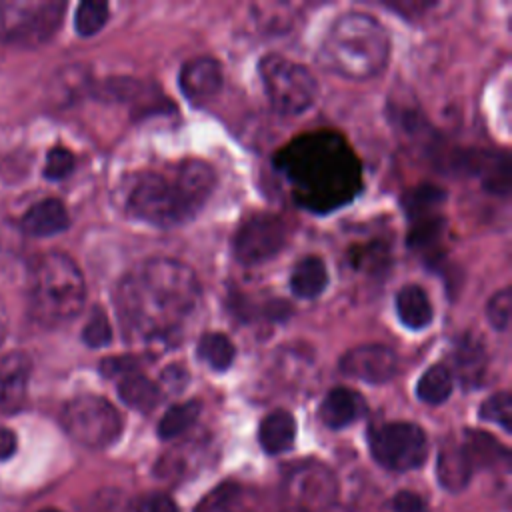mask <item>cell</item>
<instances>
[{"label":"cell","mask_w":512,"mask_h":512,"mask_svg":"<svg viewBox=\"0 0 512 512\" xmlns=\"http://www.w3.org/2000/svg\"><path fill=\"white\" fill-rule=\"evenodd\" d=\"M196 272L172 258H150L130 270L114 302L122 334L130 342L166 344L178 336L200 304Z\"/></svg>","instance_id":"1"},{"label":"cell","mask_w":512,"mask_h":512,"mask_svg":"<svg viewBox=\"0 0 512 512\" xmlns=\"http://www.w3.org/2000/svg\"><path fill=\"white\" fill-rule=\"evenodd\" d=\"M294 200L312 212H328L350 202L362 186V170L348 142L332 130L294 138L274 158Z\"/></svg>","instance_id":"2"},{"label":"cell","mask_w":512,"mask_h":512,"mask_svg":"<svg viewBox=\"0 0 512 512\" xmlns=\"http://www.w3.org/2000/svg\"><path fill=\"white\" fill-rule=\"evenodd\" d=\"M214 188V168L186 158L164 170L138 174L126 192V212L158 228L180 226L202 210Z\"/></svg>","instance_id":"3"},{"label":"cell","mask_w":512,"mask_h":512,"mask_svg":"<svg viewBox=\"0 0 512 512\" xmlns=\"http://www.w3.org/2000/svg\"><path fill=\"white\" fill-rule=\"evenodd\" d=\"M390 56L386 28L370 14L348 12L332 22L322 44L320 64L348 80H370L378 76Z\"/></svg>","instance_id":"4"},{"label":"cell","mask_w":512,"mask_h":512,"mask_svg":"<svg viewBox=\"0 0 512 512\" xmlns=\"http://www.w3.org/2000/svg\"><path fill=\"white\" fill-rule=\"evenodd\" d=\"M86 300V284L76 262L62 252L38 258L30 274V310L46 326L74 318Z\"/></svg>","instance_id":"5"},{"label":"cell","mask_w":512,"mask_h":512,"mask_svg":"<svg viewBox=\"0 0 512 512\" xmlns=\"http://www.w3.org/2000/svg\"><path fill=\"white\" fill-rule=\"evenodd\" d=\"M258 72L270 106L280 114H300L318 96L316 76L286 56L266 54L258 64Z\"/></svg>","instance_id":"6"},{"label":"cell","mask_w":512,"mask_h":512,"mask_svg":"<svg viewBox=\"0 0 512 512\" xmlns=\"http://www.w3.org/2000/svg\"><path fill=\"white\" fill-rule=\"evenodd\" d=\"M66 4L60 0L0 2V38L4 42L36 48L60 28Z\"/></svg>","instance_id":"7"},{"label":"cell","mask_w":512,"mask_h":512,"mask_svg":"<svg viewBox=\"0 0 512 512\" xmlns=\"http://www.w3.org/2000/svg\"><path fill=\"white\" fill-rule=\"evenodd\" d=\"M62 426L78 444L88 448H106L118 440L122 432V418L106 398L82 394L64 406Z\"/></svg>","instance_id":"8"},{"label":"cell","mask_w":512,"mask_h":512,"mask_svg":"<svg viewBox=\"0 0 512 512\" xmlns=\"http://www.w3.org/2000/svg\"><path fill=\"white\" fill-rule=\"evenodd\" d=\"M374 460L388 470L406 472L424 464L428 440L424 430L412 422H386L368 434Z\"/></svg>","instance_id":"9"},{"label":"cell","mask_w":512,"mask_h":512,"mask_svg":"<svg viewBox=\"0 0 512 512\" xmlns=\"http://www.w3.org/2000/svg\"><path fill=\"white\" fill-rule=\"evenodd\" d=\"M286 240L288 230L282 218L270 212H256L238 226L232 240V252L240 264L256 266L280 254Z\"/></svg>","instance_id":"10"},{"label":"cell","mask_w":512,"mask_h":512,"mask_svg":"<svg viewBox=\"0 0 512 512\" xmlns=\"http://www.w3.org/2000/svg\"><path fill=\"white\" fill-rule=\"evenodd\" d=\"M344 376H352L370 384H384L398 372V358L384 344H360L350 348L338 362Z\"/></svg>","instance_id":"11"},{"label":"cell","mask_w":512,"mask_h":512,"mask_svg":"<svg viewBox=\"0 0 512 512\" xmlns=\"http://www.w3.org/2000/svg\"><path fill=\"white\" fill-rule=\"evenodd\" d=\"M222 80L224 78H222L220 64L208 56H198L188 60L180 68V76H178L182 94L194 104H202L212 96H216L218 90L222 88Z\"/></svg>","instance_id":"12"},{"label":"cell","mask_w":512,"mask_h":512,"mask_svg":"<svg viewBox=\"0 0 512 512\" xmlns=\"http://www.w3.org/2000/svg\"><path fill=\"white\" fill-rule=\"evenodd\" d=\"M454 164L464 172L480 176L484 188H488L494 194H506L510 190V166L508 158L502 154L470 150L454 158Z\"/></svg>","instance_id":"13"},{"label":"cell","mask_w":512,"mask_h":512,"mask_svg":"<svg viewBox=\"0 0 512 512\" xmlns=\"http://www.w3.org/2000/svg\"><path fill=\"white\" fill-rule=\"evenodd\" d=\"M30 370V358L22 352L0 356V412L16 410L24 402Z\"/></svg>","instance_id":"14"},{"label":"cell","mask_w":512,"mask_h":512,"mask_svg":"<svg viewBox=\"0 0 512 512\" xmlns=\"http://www.w3.org/2000/svg\"><path fill=\"white\" fill-rule=\"evenodd\" d=\"M364 412H366L364 398L358 392L344 388V386L332 388L324 396V400L318 408L320 420L332 430L346 428L348 424L356 422Z\"/></svg>","instance_id":"15"},{"label":"cell","mask_w":512,"mask_h":512,"mask_svg":"<svg viewBox=\"0 0 512 512\" xmlns=\"http://www.w3.org/2000/svg\"><path fill=\"white\" fill-rule=\"evenodd\" d=\"M454 366L462 386L466 388L480 386L488 366L484 342L474 334H464L454 348Z\"/></svg>","instance_id":"16"},{"label":"cell","mask_w":512,"mask_h":512,"mask_svg":"<svg viewBox=\"0 0 512 512\" xmlns=\"http://www.w3.org/2000/svg\"><path fill=\"white\" fill-rule=\"evenodd\" d=\"M436 470H438L440 484L450 492H458V490L466 488L474 466L470 462V456H468L464 444L448 442L438 452Z\"/></svg>","instance_id":"17"},{"label":"cell","mask_w":512,"mask_h":512,"mask_svg":"<svg viewBox=\"0 0 512 512\" xmlns=\"http://www.w3.org/2000/svg\"><path fill=\"white\" fill-rule=\"evenodd\" d=\"M70 226L68 212L64 204L56 198H46L34 204L22 218V228L32 236H52L60 234Z\"/></svg>","instance_id":"18"},{"label":"cell","mask_w":512,"mask_h":512,"mask_svg":"<svg viewBox=\"0 0 512 512\" xmlns=\"http://www.w3.org/2000/svg\"><path fill=\"white\" fill-rule=\"evenodd\" d=\"M296 438V420L288 410H272L258 428L260 446L268 454H280L292 448Z\"/></svg>","instance_id":"19"},{"label":"cell","mask_w":512,"mask_h":512,"mask_svg":"<svg viewBox=\"0 0 512 512\" xmlns=\"http://www.w3.org/2000/svg\"><path fill=\"white\" fill-rule=\"evenodd\" d=\"M396 312L400 322L410 330L426 328L434 316L428 294L416 284H408L396 294Z\"/></svg>","instance_id":"20"},{"label":"cell","mask_w":512,"mask_h":512,"mask_svg":"<svg viewBox=\"0 0 512 512\" xmlns=\"http://www.w3.org/2000/svg\"><path fill=\"white\" fill-rule=\"evenodd\" d=\"M328 286V270L322 258L306 256L296 262L290 274V288L298 298H318Z\"/></svg>","instance_id":"21"},{"label":"cell","mask_w":512,"mask_h":512,"mask_svg":"<svg viewBox=\"0 0 512 512\" xmlns=\"http://www.w3.org/2000/svg\"><path fill=\"white\" fill-rule=\"evenodd\" d=\"M118 396L122 402L138 412H150L160 400V388L138 370L128 372L118 382Z\"/></svg>","instance_id":"22"},{"label":"cell","mask_w":512,"mask_h":512,"mask_svg":"<svg viewBox=\"0 0 512 512\" xmlns=\"http://www.w3.org/2000/svg\"><path fill=\"white\" fill-rule=\"evenodd\" d=\"M444 202H446V192L432 184H420L408 190L402 198V204L410 222L442 214L440 208Z\"/></svg>","instance_id":"23"},{"label":"cell","mask_w":512,"mask_h":512,"mask_svg":"<svg viewBox=\"0 0 512 512\" xmlns=\"http://www.w3.org/2000/svg\"><path fill=\"white\" fill-rule=\"evenodd\" d=\"M454 388V372L446 364H432L416 384V396L426 404H442Z\"/></svg>","instance_id":"24"},{"label":"cell","mask_w":512,"mask_h":512,"mask_svg":"<svg viewBox=\"0 0 512 512\" xmlns=\"http://www.w3.org/2000/svg\"><path fill=\"white\" fill-rule=\"evenodd\" d=\"M198 358L212 370H226L234 362L236 348L232 340L222 332H206L198 340Z\"/></svg>","instance_id":"25"},{"label":"cell","mask_w":512,"mask_h":512,"mask_svg":"<svg viewBox=\"0 0 512 512\" xmlns=\"http://www.w3.org/2000/svg\"><path fill=\"white\" fill-rule=\"evenodd\" d=\"M472 466H498L500 462H508V450L500 446L490 434L478 432V430H468L466 440L462 442Z\"/></svg>","instance_id":"26"},{"label":"cell","mask_w":512,"mask_h":512,"mask_svg":"<svg viewBox=\"0 0 512 512\" xmlns=\"http://www.w3.org/2000/svg\"><path fill=\"white\" fill-rule=\"evenodd\" d=\"M202 404L198 400H188V402H180L170 406L162 420L158 422V436L162 440H172L180 434H184L200 416Z\"/></svg>","instance_id":"27"},{"label":"cell","mask_w":512,"mask_h":512,"mask_svg":"<svg viewBox=\"0 0 512 512\" xmlns=\"http://www.w3.org/2000/svg\"><path fill=\"white\" fill-rule=\"evenodd\" d=\"M196 512H248L242 486L234 482L220 484L198 504Z\"/></svg>","instance_id":"28"},{"label":"cell","mask_w":512,"mask_h":512,"mask_svg":"<svg viewBox=\"0 0 512 512\" xmlns=\"http://www.w3.org/2000/svg\"><path fill=\"white\" fill-rule=\"evenodd\" d=\"M110 8L106 2H96V0H84L76 8L74 16V28L80 36H94L104 28L108 22Z\"/></svg>","instance_id":"29"},{"label":"cell","mask_w":512,"mask_h":512,"mask_svg":"<svg viewBox=\"0 0 512 512\" xmlns=\"http://www.w3.org/2000/svg\"><path fill=\"white\" fill-rule=\"evenodd\" d=\"M482 420L502 426L506 432L512 430V400L508 392H496L484 400L478 410Z\"/></svg>","instance_id":"30"},{"label":"cell","mask_w":512,"mask_h":512,"mask_svg":"<svg viewBox=\"0 0 512 512\" xmlns=\"http://www.w3.org/2000/svg\"><path fill=\"white\" fill-rule=\"evenodd\" d=\"M82 340L90 348H102L112 342V328L102 308H94L90 312V318L82 328Z\"/></svg>","instance_id":"31"},{"label":"cell","mask_w":512,"mask_h":512,"mask_svg":"<svg viewBox=\"0 0 512 512\" xmlns=\"http://www.w3.org/2000/svg\"><path fill=\"white\" fill-rule=\"evenodd\" d=\"M510 304H512V292L510 288L498 290L486 304V318L492 328L506 330L510 324Z\"/></svg>","instance_id":"32"},{"label":"cell","mask_w":512,"mask_h":512,"mask_svg":"<svg viewBox=\"0 0 512 512\" xmlns=\"http://www.w3.org/2000/svg\"><path fill=\"white\" fill-rule=\"evenodd\" d=\"M74 170V154L68 148L54 146L46 156L44 176L48 180H62Z\"/></svg>","instance_id":"33"},{"label":"cell","mask_w":512,"mask_h":512,"mask_svg":"<svg viewBox=\"0 0 512 512\" xmlns=\"http://www.w3.org/2000/svg\"><path fill=\"white\" fill-rule=\"evenodd\" d=\"M136 368V360L132 356H116V358H106L100 362V372L108 378L112 376H124L128 372H134Z\"/></svg>","instance_id":"34"},{"label":"cell","mask_w":512,"mask_h":512,"mask_svg":"<svg viewBox=\"0 0 512 512\" xmlns=\"http://www.w3.org/2000/svg\"><path fill=\"white\" fill-rule=\"evenodd\" d=\"M138 512H180L168 494H150L138 504Z\"/></svg>","instance_id":"35"},{"label":"cell","mask_w":512,"mask_h":512,"mask_svg":"<svg viewBox=\"0 0 512 512\" xmlns=\"http://www.w3.org/2000/svg\"><path fill=\"white\" fill-rule=\"evenodd\" d=\"M392 508H394V512H426L422 498L408 490H402L394 496Z\"/></svg>","instance_id":"36"},{"label":"cell","mask_w":512,"mask_h":512,"mask_svg":"<svg viewBox=\"0 0 512 512\" xmlns=\"http://www.w3.org/2000/svg\"><path fill=\"white\" fill-rule=\"evenodd\" d=\"M162 382L170 388V390H180L184 388L186 382V372L182 366H168L162 374Z\"/></svg>","instance_id":"37"},{"label":"cell","mask_w":512,"mask_h":512,"mask_svg":"<svg viewBox=\"0 0 512 512\" xmlns=\"http://www.w3.org/2000/svg\"><path fill=\"white\" fill-rule=\"evenodd\" d=\"M16 452V434L10 428H0V462Z\"/></svg>","instance_id":"38"},{"label":"cell","mask_w":512,"mask_h":512,"mask_svg":"<svg viewBox=\"0 0 512 512\" xmlns=\"http://www.w3.org/2000/svg\"><path fill=\"white\" fill-rule=\"evenodd\" d=\"M40 512H58V510H54V508H44V510H40Z\"/></svg>","instance_id":"39"}]
</instances>
